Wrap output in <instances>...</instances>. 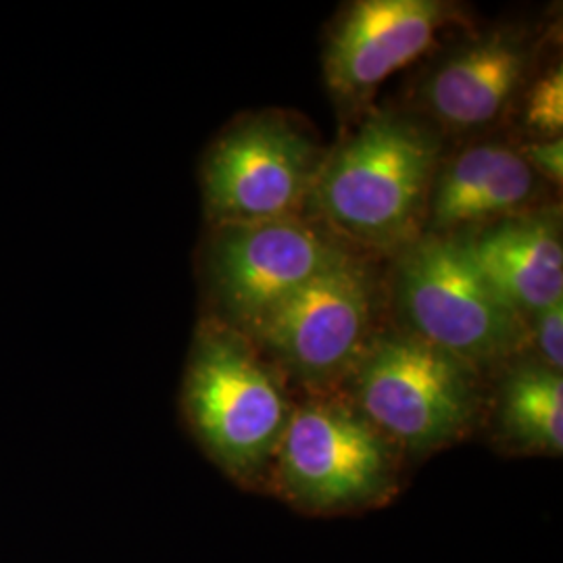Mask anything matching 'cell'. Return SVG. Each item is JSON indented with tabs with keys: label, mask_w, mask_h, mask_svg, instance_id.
Masks as SVG:
<instances>
[{
	"label": "cell",
	"mask_w": 563,
	"mask_h": 563,
	"mask_svg": "<svg viewBox=\"0 0 563 563\" xmlns=\"http://www.w3.org/2000/svg\"><path fill=\"white\" fill-rule=\"evenodd\" d=\"M395 299L405 332L478 372L509 360L526 341L522 316L484 280L455 234H423L402 246Z\"/></svg>",
	"instance_id": "5"
},
{
	"label": "cell",
	"mask_w": 563,
	"mask_h": 563,
	"mask_svg": "<svg viewBox=\"0 0 563 563\" xmlns=\"http://www.w3.org/2000/svg\"><path fill=\"white\" fill-rule=\"evenodd\" d=\"M181 405L190 430L220 470L242 488L265 493L295 402L249 339L225 323H202Z\"/></svg>",
	"instance_id": "2"
},
{
	"label": "cell",
	"mask_w": 563,
	"mask_h": 563,
	"mask_svg": "<svg viewBox=\"0 0 563 563\" xmlns=\"http://www.w3.org/2000/svg\"><path fill=\"white\" fill-rule=\"evenodd\" d=\"M349 257L341 242L299 216L216 225L205 276L222 313L218 322L246 336L280 302Z\"/></svg>",
	"instance_id": "7"
},
{
	"label": "cell",
	"mask_w": 563,
	"mask_h": 563,
	"mask_svg": "<svg viewBox=\"0 0 563 563\" xmlns=\"http://www.w3.org/2000/svg\"><path fill=\"white\" fill-rule=\"evenodd\" d=\"M528 65L530 48L522 34L509 30L484 34L437 65L423 84V102L449 130H481L507 111Z\"/></svg>",
	"instance_id": "12"
},
{
	"label": "cell",
	"mask_w": 563,
	"mask_h": 563,
	"mask_svg": "<svg viewBox=\"0 0 563 563\" xmlns=\"http://www.w3.org/2000/svg\"><path fill=\"white\" fill-rule=\"evenodd\" d=\"M523 162L532 167V172L541 178L562 181L563 176V142L560 139H541V141L528 142L520 151Z\"/></svg>",
	"instance_id": "16"
},
{
	"label": "cell",
	"mask_w": 563,
	"mask_h": 563,
	"mask_svg": "<svg viewBox=\"0 0 563 563\" xmlns=\"http://www.w3.org/2000/svg\"><path fill=\"white\" fill-rule=\"evenodd\" d=\"M539 181L520 151L501 142L472 144L434 174L426 209L428 234H460L518 216L534 201Z\"/></svg>",
	"instance_id": "11"
},
{
	"label": "cell",
	"mask_w": 563,
	"mask_h": 563,
	"mask_svg": "<svg viewBox=\"0 0 563 563\" xmlns=\"http://www.w3.org/2000/svg\"><path fill=\"white\" fill-rule=\"evenodd\" d=\"M376 278L355 255L305 284L244 339L284 378L336 395L372 339Z\"/></svg>",
	"instance_id": "6"
},
{
	"label": "cell",
	"mask_w": 563,
	"mask_h": 563,
	"mask_svg": "<svg viewBox=\"0 0 563 563\" xmlns=\"http://www.w3.org/2000/svg\"><path fill=\"white\" fill-rule=\"evenodd\" d=\"M484 280L518 316H537L563 301L560 220L518 213L455 234Z\"/></svg>",
	"instance_id": "10"
},
{
	"label": "cell",
	"mask_w": 563,
	"mask_h": 563,
	"mask_svg": "<svg viewBox=\"0 0 563 563\" xmlns=\"http://www.w3.org/2000/svg\"><path fill=\"white\" fill-rule=\"evenodd\" d=\"M449 9L437 0H363L341 20L325 51V78L344 99L374 90L418 59L434 41Z\"/></svg>",
	"instance_id": "9"
},
{
	"label": "cell",
	"mask_w": 563,
	"mask_h": 563,
	"mask_svg": "<svg viewBox=\"0 0 563 563\" xmlns=\"http://www.w3.org/2000/svg\"><path fill=\"white\" fill-rule=\"evenodd\" d=\"M530 336L537 344V351L541 353L539 362L562 372L563 367V301L555 302L543 309L541 313L532 316Z\"/></svg>",
	"instance_id": "15"
},
{
	"label": "cell",
	"mask_w": 563,
	"mask_h": 563,
	"mask_svg": "<svg viewBox=\"0 0 563 563\" xmlns=\"http://www.w3.org/2000/svg\"><path fill=\"white\" fill-rule=\"evenodd\" d=\"M526 125L541 139H560L563 128L562 65L549 69L526 99Z\"/></svg>",
	"instance_id": "14"
},
{
	"label": "cell",
	"mask_w": 563,
	"mask_h": 563,
	"mask_svg": "<svg viewBox=\"0 0 563 563\" xmlns=\"http://www.w3.org/2000/svg\"><path fill=\"white\" fill-rule=\"evenodd\" d=\"M342 388L402 457L460 443L483 416L481 372L405 330L372 336Z\"/></svg>",
	"instance_id": "3"
},
{
	"label": "cell",
	"mask_w": 563,
	"mask_h": 563,
	"mask_svg": "<svg viewBox=\"0 0 563 563\" xmlns=\"http://www.w3.org/2000/svg\"><path fill=\"white\" fill-rule=\"evenodd\" d=\"M402 460L342 395H313L295 402L265 493L305 516L372 511L399 495Z\"/></svg>",
	"instance_id": "4"
},
{
	"label": "cell",
	"mask_w": 563,
	"mask_h": 563,
	"mask_svg": "<svg viewBox=\"0 0 563 563\" xmlns=\"http://www.w3.org/2000/svg\"><path fill=\"white\" fill-rule=\"evenodd\" d=\"M493 432L516 455L560 457L563 451V378L541 362L516 363L493 397Z\"/></svg>",
	"instance_id": "13"
},
{
	"label": "cell",
	"mask_w": 563,
	"mask_h": 563,
	"mask_svg": "<svg viewBox=\"0 0 563 563\" xmlns=\"http://www.w3.org/2000/svg\"><path fill=\"white\" fill-rule=\"evenodd\" d=\"M439 136L397 113H378L320 163L307 205L353 241L402 249L420 239L434 174Z\"/></svg>",
	"instance_id": "1"
},
{
	"label": "cell",
	"mask_w": 563,
	"mask_h": 563,
	"mask_svg": "<svg viewBox=\"0 0 563 563\" xmlns=\"http://www.w3.org/2000/svg\"><path fill=\"white\" fill-rule=\"evenodd\" d=\"M320 163L313 141L280 115L241 121L205 155L207 213L216 225L297 216Z\"/></svg>",
	"instance_id": "8"
}]
</instances>
